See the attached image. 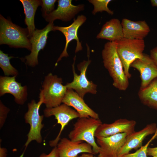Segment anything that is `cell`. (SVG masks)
<instances>
[{
  "label": "cell",
  "mask_w": 157,
  "mask_h": 157,
  "mask_svg": "<svg viewBox=\"0 0 157 157\" xmlns=\"http://www.w3.org/2000/svg\"><path fill=\"white\" fill-rule=\"evenodd\" d=\"M103 62L113 80V85L120 90L125 91L129 85L121 60L118 54L115 42H108L101 52Z\"/></svg>",
  "instance_id": "cell-1"
},
{
  "label": "cell",
  "mask_w": 157,
  "mask_h": 157,
  "mask_svg": "<svg viewBox=\"0 0 157 157\" xmlns=\"http://www.w3.org/2000/svg\"><path fill=\"white\" fill-rule=\"evenodd\" d=\"M0 44L11 47L26 48L31 50L27 29L22 28L0 15Z\"/></svg>",
  "instance_id": "cell-2"
},
{
  "label": "cell",
  "mask_w": 157,
  "mask_h": 157,
  "mask_svg": "<svg viewBox=\"0 0 157 157\" xmlns=\"http://www.w3.org/2000/svg\"><path fill=\"white\" fill-rule=\"evenodd\" d=\"M63 83L62 78L51 73L45 76L39 98L46 108L56 107L62 103L67 90L65 85H63Z\"/></svg>",
  "instance_id": "cell-3"
},
{
  "label": "cell",
  "mask_w": 157,
  "mask_h": 157,
  "mask_svg": "<svg viewBox=\"0 0 157 157\" xmlns=\"http://www.w3.org/2000/svg\"><path fill=\"white\" fill-rule=\"evenodd\" d=\"M115 42L125 73L129 79L131 76L129 70L131 64L136 59L143 56L145 47L144 40L123 38Z\"/></svg>",
  "instance_id": "cell-4"
},
{
  "label": "cell",
  "mask_w": 157,
  "mask_h": 157,
  "mask_svg": "<svg viewBox=\"0 0 157 157\" xmlns=\"http://www.w3.org/2000/svg\"><path fill=\"white\" fill-rule=\"evenodd\" d=\"M102 122L99 119L79 117L74 123L68 136L71 140L85 141L91 145L94 154H98L99 147L95 139V132Z\"/></svg>",
  "instance_id": "cell-5"
},
{
  "label": "cell",
  "mask_w": 157,
  "mask_h": 157,
  "mask_svg": "<svg viewBox=\"0 0 157 157\" xmlns=\"http://www.w3.org/2000/svg\"><path fill=\"white\" fill-rule=\"evenodd\" d=\"M43 104L42 100L39 99L36 102L34 99L32 100L28 104V110L24 115L26 123L30 125V129L27 136V140L25 143V149L20 157H23L27 147L33 140H35L40 143L42 141L41 131L44 126L42 123L44 116L39 114L40 108Z\"/></svg>",
  "instance_id": "cell-6"
},
{
  "label": "cell",
  "mask_w": 157,
  "mask_h": 157,
  "mask_svg": "<svg viewBox=\"0 0 157 157\" xmlns=\"http://www.w3.org/2000/svg\"><path fill=\"white\" fill-rule=\"evenodd\" d=\"M87 56L88 57V60H84L77 65L78 69L80 72L79 75L75 72L74 64L76 57V56H74V62L72 65L73 79L71 82L67 83L65 85L67 89L74 90L83 99L87 93L95 94L97 92V85L92 81L88 80L86 77V71L91 62V60L89 59L90 55H87Z\"/></svg>",
  "instance_id": "cell-7"
},
{
  "label": "cell",
  "mask_w": 157,
  "mask_h": 157,
  "mask_svg": "<svg viewBox=\"0 0 157 157\" xmlns=\"http://www.w3.org/2000/svg\"><path fill=\"white\" fill-rule=\"evenodd\" d=\"M44 113L46 117L54 116L57 123L61 126L60 131L56 137L49 142V145L51 147L57 146L60 139L62 133L69 122L73 119L80 117L79 114L76 110L64 104L54 107L46 108L44 110Z\"/></svg>",
  "instance_id": "cell-8"
},
{
  "label": "cell",
  "mask_w": 157,
  "mask_h": 157,
  "mask_svg": "<svg viewBox=\"0 0 157 157\" xmlns=\"http://www.w3.org/2000/svg\"><path fill=\"white\" fill-rule=\"evenodd\" d=\"M53 22H51L43 29H35L32 36L30 38L31 45V53L25 56V63L28 65L34 67L38 64V56L40 51L43 50L46 44L48 33L55 31Z\"/></svg>",
  "instance_id": "cell-9"
},
{
  "label": "cell",
  "mask_w": 157,
  "mask_h": 157,
  "mask_svg": "<svg viewBox=\"0 0 157 157\" xmlns=\"http://www.w3.org/2000/svg\"><path fill=\"white\" fill-rule=\"evenodd\" d=\"M128 134L122 133L107 137L96 138L99 147L98 157H117Z\"/></svg>",
  "instance_id": "cell-10"
},
{
  "label": "cell",
  "mask_w": 157,
  "mask_h": 157,
  "mask_svg": "<svg viewBox=\"0 0 157 157\" xmlns=\"http://www.w3.org/2000/svg\"><path fill=\"white\" fill-rule=\"evenodd\" d=\"M87 19L86 17L83 15H78L76 19H74L73 23L70 25L66 27L54 26V29L55 31L58 30L61 32L64 35L65 38V44L63 50L57 59L55 64V66L57 65L58 62L63 57L69 56L67 50L69 43L72 40H75L76 41L75 52L82 50L83 47L81 43L79 41L78 36V31L79 28L84 23Z\"/></svg>",
  "instance_id": "cell-11"
},
{
  "label": "cell",
  "mask_w": 157,
  "mask_h": 157,
  "mask_svg": "<svg viewBox=\"0 0 157 157\" xmlns=\"http://www.w3.org/2000/svg\"><path fill=\"white\" fill-rule=\"evenodd\" d=\"M16 76H0V96L6 93L12 94L15 102L17 104L22 105L27 100V87L22 86L20 83L16 80Z\"/></svg>",
  "instance_id": "cell-12"
},
{
  "label": "cell",
  "mask_w": 157,
  "mask_h": 157,
  "mask_svg": "<svg viewBox=\"0 0 157 157\" xmlns=\"http://www.w3.org/2000/svg\"><path fill=\"white\" fill-rule=\"evenodd\" d=\"M57 9L44 16L45 20L49 22L56 19L64 22L71 20L80 12L84 9V5L80 4L73 5L72 0H59Z\"/></svg>",
  "instance_id": "cell-13"
},
{
  "label": "cell",
  "mask_w": 157,
  "mask_h": 157,
  "mask_svg": "<svg viewBox=\"0 0 157 157\" xmlns=\"http://www.w3.org/2000/svg\"><path fill=\"white\" fill-rule=\"evenodd\" d=\"M136 122L126 119H119L110 124L102 123L95 133L96 138L107 137L122 133L128 135L134 132Z\"/></svg>",
  "instance_id": "cell-14"
},
{
  "label": "cell",
  "mask_w": 157,
  "mask_h": 157,
  "mask_svg": "<svg viewBox=\"0 0 157 157\" xmlns=\"http://www.w3.org/2000/svg\"><path fill=\"white\" fill-rule=\"evenodd\" d=\"M130 67L135 69L140 73L141 81L140 88L146 87L157 78V65L147 54L144 53L142 58L135 60Z\"/></svg>",
  "instance_id": "cell-15"
},
{
  "label": "cell",
  "mask_w": 157,
  "mask_h": 157,
  "mask_svg": "<svg viewBox=\"0 0 157 157\" xmlns=\"http://www.w3.org/2000/svg\"><path fill=\"white\" fill-rule=\"evenodd\" d=\"M56 147L59 157H77L81 153L94 154L91 145L83 141H74L64 138Z\"/></svg>",
  "instance_id": "cell-16"
},
{
  "label": "cell",
  "mask_w": 157,
  "mask_h": 157,
  "mask_svg": "<svg viewBox=\"0 0 157 157\" xmlns=\"http://www.w3.org/2000/svg\"><path fill=\"white\" fill-rule=\"evenodd\" d=\"M157 127L155 123L148 124L141 130L135 131L127 135L124 144L121 149L118 156L128 154L132 149H136L142 146L143 140L150 135L155 133Z\"/></svg>",
  "instance_id": "cell-17"
},
{
  "label": "cell",
  "mask_w": 157,
  "mask_h": 157,
  "mask_svg": "<svg viewBox=\"0 0 157 157\" xmlns=\"http://www.w3.org/2000/svg\"><path fill=\"white\" fill-rule=\"evenodd\" d=\"M62 103L74 108L79 114L80 117H92L99 119V115L90 108L74 90L67 89Z\"/></svg>",
  "instance_id": "cell-18"
},
{
  "label": "cell",
  "mask_w": 157,
  "mask_h": 157,
  "mask_svg": "<svg viewBox=\"0 0 157 157\" xmlns=\"http://www.w3.org/2000/svg\"><path fill=\"white\" fill-rule=\"evenodd\" d=\"M121 23L124 38L144 40L150 31L149 26L144 20L134 21L124 18Z\"/></svg>",
  "instance_id": "cell-19"
},
{
  "label": "cell",
  "mask_w": 157,
  "mask_h": 157,
  "mask_svg": "<svg viewBox=\"0 0 157 157\" xmlns=\"http://www.w3.org/2000/svg\"><path fill=\"white\" fill-rule=\"evenodd\" d=\"M124 38L121 22L117 18L106 22L97 35V39H104L110 42H116Z\"/></svg>",
  "instance_id": "cell-20"
},
{
  "label": "cell",
  "mask_w": 157,
  "mask_h": 157,
  "mask_svg": "<svg viewBox=\"0 0 157 157\" xmlns=\"http://www.w3.org/2000/svg\"><path fill=\"white\" fill-rule=\"evenodd\" d=\"M24 7L25 15L24 21L27 26L28 37L31 38L35 29L34 24V16L38 7L41 6V1L38 0H20Z\"/></svg>",
  "instance_id": "cell-21"
},
{
  "label": "cell",
  "mask_w": 157,
  "mask_h": 157,
  "mask_svg": "<svg viewBox=\"0 0 157 157\" xmlns=\"http://www.w3.org/2000/svg\"><path fill=\"white\" fill-rule=\"evenodd\" d=\"M138 95L144 105L157 110V78L146 87L140 88Z\"/></svg>",
  "instance_id": "cell-22"
},
{
  "label": "cell",
  "mask_w": 157,
  "mask_h": 157,
  "mask_svg": "<svg viewBox=\"0 0 157 157\" xmlns=\"http://www.w3.org/2000/svg\"><path fill=\"white\" fill-rule=\"evenodd\" d=\"M13 56H9L8 54L0 50V67L5 76H16L18 74L17 70L13 66L10 62V60Z\"/></svg>",
  "instance_id": "cell-23"
},
{
  "label": "cell",
  "mask_w": 157,
  "mask_h": 157,
  "mask_svg": "<svg viewBox=\"0 0 157 157\" xmlns=\"http://www.w3.org/2000/svg\"><path fill=\"white\" fill-rule=\"evenodd\" d=\"M88 1L94 6V9L92 12L93 15H95L98 12H102L104 11L111 15L114 14L113 11L110 10L108 7V5L112 0H89Z\"/></svg>",
  "instance_id": "cell-24"
},
{
  "label": "cell",
  "mask_w": 157,
  "mask_h": 157,
  "mask_svg": "<svg viewBox=\"0 0 157 157\" xmlns=\"http://www.w3.org/2000/svg\"><path fill=\"white\" fill-rule=\"evenodd\" d=\"M157 136V130L154 135L144 146H142L135 152L128 153L124 155L121 157H147V150L150 143Z\"/></svg>",
  "instance_id": "cell-25"
},
{
  "label": "cell",
  "mask_w": 157,
  "mask_h": 157,
  "mask_svg": "<svg viewBox=\"0 0 157 157\" xmlns=\"http://www.w3.org/2000/svg\"><path fill=\"white\" fill-rule=\"evenodd\" d=\"M41 6L42 7V16L49 14L53 11L56 0H42Z\"/></svg>",
  "instance_id": "cell-26"
},
{
  "label": "cell",
  "mask_w": 157,
  "mask_h": 157,
  "mask_svg": "<svg viewBox=\"0 0 157 157\" xmlns=\"http://www.w3.org/2000/svg\"><path fill=\"white\" fill-rule=\"evenodd\" d=\"M10 110L9 108L6 107L0 101V128L3 126L6 119L7 115Z\"/></svg>",
  "instance_id": "cell-27"
},
{
  "label": "cell",
  "mask_w": 157,
  "mask_h": 157,
  "mask_svg": "<svg viewBox=\"0 0 157 157\" xmlns=\"http://www.w3.org/2000/svg\"><path fill=\"white\" fill-rule=\"evenodd\" d=\"M39 157H59L56 147H54L48 154L43 153Z\"/></svg>",
  "instance_id": "cell-28"
},
{
  "label": "cell",
  "mask_w": 157,
  "mask_h": 157,
  "mask_svg": "<svg viewBox=\"0 0 157 157\" xmlns=\"http://www.w3.org/2000/svg\"><path fill=\"white\" fill-rule=\"evenodd\" d=\"M150 56L157 65V46L150 51Z\"/></svg>",
  "instance_id": "cell-29"
},
{
  "label": "cell",
  "mask_w": 157,
  "mask_h": 157,
  "mask_svg": "<svg viewBox=\"0 0 157 157\" xmlns=\"http://www.w3.org/2000/svg\"><path fill=\"white\" fill-rule=\"evenodd\" d=\"M147 156L157 157V147H148L147 150Z\"/></svg>",
  "instance_id": "cell-30"
},
{
  "label": "cell",
  "mask_w": 157,
  "mask_h": 157,
  "mask_svg": "<svg viewBox=\"0 0 157 157\" xmlns=\"http://www.w3.org/2000/svg\"><path fill=\"white\" fill-rule=\"evenodd\" d=\"M7 150L4 148L0 147V157H6L7 154Z\"/></svg>",
  "instance_id": "cell-31"
},
{
  "label": "cell",
  "mask_w": 157,
  "mask_h": 157,
  "mask_svg": "<svg viewBox=\"0 0 157 157\" xmlns=\"http://www.w3.org/2000/svg\"><path fill=\"white\" fill-rule=\"evenodd\" d=\"M94 154L89 153H83L81 156L77 157H96L94 156Z\"/></svg>",
  "instance_id": "cell-32"
},
{
  "label": "cell",
  "mask_w": 157,
  "mask_h": 157,
  "mask_svg": "<svg viewBox=\"0 0 157 157\" xmlns=\"http://www.w3.org/2000/svg\"><path fill=\"white\" fill-rule=\"evenodd\" d=\"M150 2L152 6L157 7V0H151Z\"/></svg>",
  "instance_id": "cell-33"
},
{
  "label": "cell",
  "mask_w": 157,
  "mask_h": 157,
  "mask_svg": "<svg viewBox=\"0 0 157 157\" xmlns=\"http://www.w3.org/2000/svg\"><path fill=\"white\" fill-rule=\"evenodd\" d=\"M117 157H121V156H118Z\"/></svg>",
  "instance_id": "cell-34"
}]
</instances>
